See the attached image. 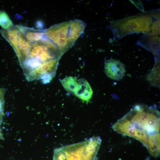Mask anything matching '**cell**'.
<instances>
[{
  "label": "cell",
  "instance_id": "1",
  "mask_svg": "<svg viewBox=\"0 0 160 160\" xmlns=\"http://www.w3.org/2000/svg\"><path fill=\"white\" fill-rule=\"evenodd\" d=\"M86 25L83 21L76 19L54 25L44 30V33L63 55L73 46L84 32Z\"/></svg>",
  "mask_w": 160,
  "mask_h": 160
},
{
  "label": "cell",
  "instance_id": "2",
  "mask_svg": "<svg viewBox=\"0 0 160 160\" xmlns=\"http://www.w3.org/2000/svg\"><path fill=\"white\" fill-rule=\"evenodd\" d=\"M160 19L159 10L124 18L112 22L111 28L115 39H119L134 33H143L149 35L153 22Z\"/></svg>",
  "mask_w": 160,
  "mask_h": 160
},
{
  "label": "cell",
  "instance_id": "3",
  "mask_svg": "<svg viewBox=\"0 0 160 160\" xmlns=\"http://www.w3.org/2000/svg\"><path fill=\"white\" fill-rule=\"evenodd\" d=\"M123 117L135 128L148 135L159 133L160 113L154 106L137 105Z\"/></svg>",
  "mask_w": 160,
  "mask_h": 160
},
{
  "label": "cell",
  "instance_id": "4",
  "mask_svg": "<svg viewBox=\"0 0 160 160\" xmlns=\"http://www.w3.org/2000/svg\"><path fill=\"white\" fill-rule=\"evenodd\" d=\"M62 55L58 47L45 36L31 44L26 61L31 67L36 68L51 60H60Z\"/></svg>",
  "mask_w": 160,
  "mask_h": 160
},
{
  "label": "cell",
  "instance_id": "5",
  "mask_svg": "<svg viewBox=\"0 0 160 160\" xmlns=\"http://www.w3.org/2000/svg\"><path fill=\"white\" fill-rule=\"evenodd\" d=\"M64 89L81 100L87 103L92 97L93 91L88 82L84 79L66 76L61 81Z\"/></svg>",
  "mask_w": 160,
  "mask_h": 160
},
{
  "label": "cell",
  "instance_id": "6",
  "mask_svg": "<svg viewBox=\"0 0 160 160\" xmlns=\"http://www.w3.org/2000/svg\"><path fill=\"white\" fill-rule=\"evenodd\" d=\"M59 60L52 59L42 64L30 72L25 76L26 80L31 81L40 79L43 84L49 83L55 75Z\"/></svg>",
  "mask_w": 160,
  "mask_h": 160
},
{
  "label": "cell",
  "instance_id": "7",
  "mask_svg": "<svg viewBox=\"0 0 160 160\" xmlns=\"http://www.w3.org/2000/svg\"><path fill=\"white\" fill-rule=\"evenodd\" d=\"M104 70L106 75L108 77L117 81L122 79L126 72L124 64L119 60L112 58L105 61Z\"/></svg>",
  "mask_w": 160,
  "mask_h": 160
},
{
  "label": "cell",
  "instance_id": "8",
  "mask_svg": "<svg viewBox=\"0 0 160 160\" xmlns=\"http://www.w3.org/2000/svg\"><path fill=\"white\" fill-rule=\"evenodd\" d=\"M112 127L114 131L120 134L134 138L137 130L130 121L123 116L113 124Z\"/></svg>",
  "mask_w": 160,
  "mask_h": 160
},
{
  "label": "cell",
  "instance_id": "9",
  "mask_svg": "<svg viewBox=\"0 0 160 160\" xmlns=\"http://www.w3.org/2000/svg\"><path fill=\"white\" fill-rule=\"evenodd\" d=\"M137 44L151 51L155 55H159V36H149L145 34L138 41Z\"/></svg>",
  "mask_w": 160,
  "mask_h": 160
},
{
  "label": "cell",
  "instance_id": "10",
  "mask_svg": "<svg viewBox=\"0 0 160 160\" xmlns=\"http://www.w3.org/2000/svg\"><path fill=\"white\" fill-rule=\"evenodd\" d=\"M18 42L19 52L18 58L20 65L23 68L28 58L31 44L20 31L18 33Z\"/></svg>",
  "mask_w": 160,
  "mask_h": 160
},
{
  "label": "cell",
  "instance_id": "11",
  "mask_svg": "<svg viewBox=\"0 0 160 160\" xmlns=\"http://www.w3.org/2000/svg\"><path fill=\"white\" fill-rule=\"evenodd\" d=\"M20 31L16 25L14 26L8 30L1 29L0 33L2 36L12 47L16 55L18 57L19 52L18 48V38Z\"/></svg>",
  "mask_w": 160,
  "mask_h": 160
},
{
  "label": "cell",
  "instance_id": "12",
  "mask_svg": "<svg viewBox=\"0 0 160 160\" xmlns=\"http://www.w3.org/2000/svg\"><path fill=\"white\" fill-rule=\"evenodd\" d=\"M16 26L31 44L41 40L45 36L44 30L36 29L21 25Z\"/></svg>",
  "mask_w": 160,
  "mask_h": 160
},
{
  "label": "cell",
  "instance_id": "13",
  "mask_svg": "<svg viewBox=\"0 0 160 160\" xmlns=\"http://www.w3.org/2000/svg\"><path fill=\"white\" fill-rule=\"evenodd\" d=\"M160 133L150 135L148 137V147L147 149L149 153L155 158L160 154Z\"/></svg>",
  "mask_w": 160,
  "mask_h": 160
},
{
  "label": "cell",
  "instance_id": "14",
  "mask_svg": "<svg viewBox=\"0 0 160 160\" xmlns=\"http://www.w3.org/2000/svg\"><path fill=\"white\" fill-rule=\"evenodd\" d=\"M0 26L4 30L9 29L14 26L7 14L3 10H0Z\"/></svg>",
  "mask_w": 160,
  "mask_h": 160
},
{
  "label": "cell",
  "instance_id": "15",
  "mask_svg": "<svg viewBox=\"0 0 160 160\" xmlns=\"http://www.w3.org/2000/svg\"><path fill=\"white\" fill-rule=\"evenodd\" d=\"M130 1L134 5L141 11L144 12V8L142 3L140 1H132L130 0Z\"/></svg>",
  "mask_w": 160,
  "mask_h": 160
},
{
  "label": "cell",
  "instance_id": "16",
  "mask_svg": "<svg viewBox=\"0 0 160 160\" xmlns=\"http://www.w3.org/2000/svg\"><path fill=\"white\" fill-rule=\"evenodd\" d=\"M6 89L4 88H0V99L4 98Z\"/></svg>",
  "mask_w": 160,
  "mask_h": 160
},
{
  "label": "cell",
  "instance_id": "17",
  "mask_svg": "<svg viewBox=\"0 0 160 160\" xmlns=\"http://www.w3.org/2000/svg\"><path fill=\"white\" fill-rule=\"evenodd\" d=\"M3 115L4 112H0V125L2 121Z\"/></svg>",
  "mask_w": 160,
  "mask_h": 160
},
{
  "label": "cell",
  "instance_id": "18",
  "mask_svg": "<svg viewBox=\"0 0 160 160\" xmlns=\"http://www.w3.org/2000/svg\"><path fill=\"white\" fill-rule=\"evenodd\" d=\"M3 134H2V132H1V130L0 127V139H3Z\"/></svg>",
  "mask_w": 160,
  "mask_h": 160
}]
</instances>
